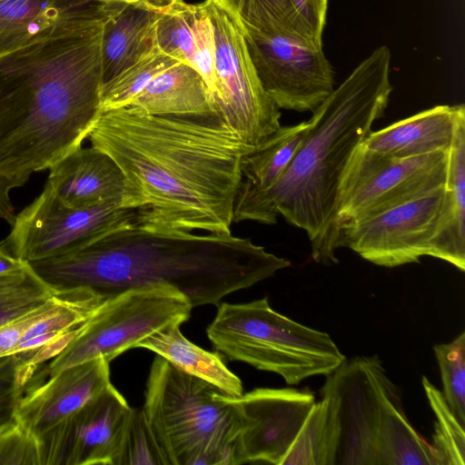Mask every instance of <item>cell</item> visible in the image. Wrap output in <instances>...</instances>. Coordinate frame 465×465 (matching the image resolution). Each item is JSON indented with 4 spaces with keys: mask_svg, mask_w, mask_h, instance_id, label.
Masks as SVG:
<instances>
[{
    "mask_svg": "<svg viewBox=\"0 0 465 465\" xmlns=\"http://www.w3.org/2000/svg\"><path fill=\"white\" fill-rule=\"evenodd\" d=\"M88 138L124 177L120 205L157 230L231 232L242 180V161L253 150L219 112L150 114L136 106L100 113Z\"/></svg>",
    "mask_w": 465,
    "mask_h": 465,
    "instance_id": "cell-1",
    "label": "cell"
},
{
    "mask_svg": "<svg viewBox=\"0 0 465 465\" xmlns=\"http://www.w3.org/2000/svg\"><path fill=\"white\" fill-rule=\"evenodd\" d=\"M56 292L87 288L109 298L129 289L169 285L193 307L218 304L291 265L232 232L118 225L67 253L28 262Z\"/></svg>",
    "mask_w": 465,
    "mask_h": 465,
    "instance_id": "cell-2",
    "label": "cell"
},
{
    "mask_svg": "<svg viewBox=\"0 0 465 465\" xmlns=\"http://www.w3.org/2000/svg\"><path fill=\"white\" fill-rule=\"evenodd\" d=\"M103 25L0 56V175L23 186L82 143L100 114Z\"/></svg>",
    "mask_w": 465,
    "mask_h": 465,
    "instance_id": "cell-3",
    "label": "cell"
},
{
    "mask_svg": "<svg viewBox=\"0 0 465 465\" xmlns=\"http://www.w3.org/2000/svg\"><path fill=\"white\" fill-rule=\"evenodd\" d=\"M391 57L388 46L376 48L312 112L293 159L273 184L263 190L239 188L233 223L273 224L282 215L307 233L314 262H338L339 184L355 148L384 115L392 92Z\"/></svg>",
    "mask_w": 465,
    "mask_h": 465,
    "instance_id": "cell-4",
    "label": "cell"
},
{
    "mask_svg": "<svg viewBox=\"0 0 465 465\" xmlns=\"http://www.w3.org/2000/svg\"><path fill=\"white\" fill-rule=\"evenodd\" d=\"M142 409L169 465H232L240 417L213 385L157 355Z\"/></svg>",
    "mask_w": 465,
    "mask_h": 465,
    "instance_id": "cell-5",
    "label": "cell"
},
{
    "mask_svg": "<svg viewBox=\"0 0 465 465\" xmlns=\"http://www.w3.org/2000/svg\"><path fill=\"white\" fill-rule=\"evenodd\" d=\"M206 333L213 348L230 361L276 373L289 385L329 375L345 361L327 332L281 314L266 298L221 303Z\"/></svg>",
    "mask_w": 465,
    "mask_h": 465,
    "instance_id": "cell-6",
    "label": "cell"
},
{
    "mask_svg": "<svg viewBox=\"0 0 465 465\" xmlns=\"http://www.w3.org/2000/svg\"><path fill=\"white\" fill-rule=\"evenodd\" d=\"M193 308L183 293L165 284L129 289L106 298L51 359L45 373L51 376L96 358L110 362L151 334L185 322Z\"/></svg>",
    "mask_w": 465,
    "mask_h": 465,
    "instance_id": "cell-7",
    "label": "cell"
},
{
    "mask_svg": "<svg viewBox=\"0 0 465 465\" xmlns=\"http://www.w3.org/2000/svg\"><path fill=\"white\" fill-rule=\"evenodd\" d=\"M214 43L216 110L252 148L280 126L278 106L263 89L250 58L239 20L216 0H204Z\"/></svg>",
    "mask_w": 465,
    "mask_h": 465,
    "instance_id": "cell-8",
    "label": "cell"
},
{
    "mask_svg": "<svg viewBox=\"0 0 465 465\" xmlns=\"http://www.w3.org/2000/svg\"><path fill=\"white\" fill-rule=\"evenodd\" d=\"M448 158L449 151L388 158L365 151L360 143L339 184L335 216L338 237L340 228L348 223L443 186Z\"/></svg>",
    "mask_w": 465,
    "mask_h": 465,
    "instance_id": "cell-9",
    "label": "cell"
},
{
    "mask_svg": "<svg viewBox=\"0 0 465 465\" xmlns=\"http://www.w3.org/2000/svg\"><path fill=\"white\" fill-rule=\"evenodd\" d=\"M136 209L120 203L89 208L64 204L48 186L15 217L1 244L31 262L67 253L118 225L138 222Z\"/></svg>",
    "mask_w": 465,
    "mask_h": 465,
    "instance_id": "cell-10",
    "label": "cell"
},
{
    "mask_svg": "<svg viewBox=\"0 0 465 465\" xmlns=\"http://www.w3.org/2000/svg\"><path fill=\"white\" fill-rule=\"evenodd\" d=\"M242 27L260 82L279 109L313 112L332 93L334 72L322 47Z\"/></svg>",
    "mask_w": 465,
    "mask_h": 465,
    "instance_id": "cell-11",
    "label": "cell"
},
{
    "mask_svg": "<svg viewBox=\"0 0 465 465\" xmlns=\"http://www.w3.org/2000/svg\"><path fill=\"white\" fill-rule=\"evenodd\" d=\"M444 185L426 194L341 226L339 248L348 247L364 260L392 268L429 256Z\"/></svg>",
    "mask_w": 465,
    "mask_h": 465,
    "instance_id": "cell-12",
    "label": "cell"
},
{
    "mask_svg": "<svg viewBox=\"0 0 465 465\" xmlns=\"http://www.w3.org/2000/svg\"><path fill=\"white\" fill-rule=\"evenodd\" d=\"M132 408L109 384L74 414L36 437L41 465H117Z\"/></svg>",
    "mask_w": 465,
    "mask_h": 465,
    "instance_id": "cell-13",
    "label": "cell"
},
{
    "mask_svg": "<svg viewBox=\"0 0 465 465\" xmlns=\"http://www.w3.org/2000/svg\"><path fill=\"white\" fill-rule=\"evenodd\" d=\"M230 399L241 425L232 465L255 461L281 465L315 403L311 391L292 388H258Z\"/></svg>",
    "mask_w": 465,
    "mask_h": 465,
    "instance_id": "cell-14",
    "label": "cell"
},
{
    "mask_svg": "<svg viewBox=\"0 0 465 465\" xmlns=\"http://www.w3.org/2000/svg\"><path fill=\"white\" fill-rule=\"evenodd\" d=\"M376 356L344 361L329 376L326 387L337 396L341 443L336 464L378 465L379 382L384 371Z\"/></svg>",
    "mask_w": 465,
    "mask_h": 465,
    "instance_id": "cell-15",
    "label": "cell"
},
{
    "mask_svg": "<svg viewBox=\"0 0 465 465\" xmlns=\"http://www.w3.org/2000/svg\"><path fill=\"white\" fill-rule=\"evenodd\" d=\"M120 0H0V56L35 42L103 25Z\"/></svg>",
    "mask_w": 465,
    "mask_h": 465,
    "instance_id": "cell-16",
    "label": "cell"
},
{
    "mask_svg": "<svg viewBox=\"0 0 465 465\" xmlns=\"http://www.w3.org/2000/svg\"><path fill=\"white\" fill-rule=\"evenodd\" d=\"M109 384V362L96 358L73 365L25 388L17 421L35 437L80 410Z\"/></svg>",
    "mask_w": 465,
    "mask_h": 465,
    "instance_id": "cell-17",
    "label": "cell"
},
{
    "mask_svg": "<svg viewBox=\"0 0 465 465\" xmlns=\"http://www.w3.org/2000/svg\"><path fill=\"white\" fill-rule=\"evenodd\" d=\"M49 171L45 185L68 206L89 208L122 200L124 177L119 167L93 146L76 149Z\"/></svg>",
    "mask_w": 465,
    "mask_h": 465,
    "instance_id": "cell-18",
    "label": "cell"
},
{
    "mask_svg": "<svg viewBox=\"0 0 465 465\" xmlns=\"http://www.w3.org/2000/svg\"><path fill=\"white\" fill-rule=\"evenodd\" d=\"M464 104L436 105L379 131L361 143L367 152L388 158H407L449 151Z\"/></svg>",
    "mask_w": 465,
    "mask_h": 465,
    "instance_id": "cell-19",
    "label": "cell"
},
{
    "mask_svg": "<svg viewBox=\"0 0 465 465\" xmlns=\"http://www.w3.org/2000/svg\"><path fill=\"white\" fill-rule=\"evenodd\" d=\"M157 0L127 4L102 27V86L158 50L155 27Z\"/></svg>",
    "mask_w": 465,
    "mask_h": 465,
    "instance_id": "cell-20",
    "label": "cell"
},
{
    "mask_svg": "<svg viewBox=\"0 0 465 465\" xmlns=\"http://www.w3.org/2000/svg\"><path fill=\"white\" fill-rule=\"evenodd\" d=\"M429 256L465 271V112L449 150L447 176Z\"/></svg>",
    "mask_w": 465,
    "mask_h": 465,
    "instance_id": "cell-21",
    "label": "cell"
},
{
    "mask_svg": "<svg viewBox=\"0 0 465 465\" xmlns=\"http://www.w3.org/2000/svg\"><path fill=\"white\" fill-rule=\"evenodd\" d=\"M129 105L155 115L196 116L218 112L202 74L181 62L156 76Z\"/></svg>",
    "mask_w": 465,
    "mask_h": 465,
    "instance_id": "cell-22",
    "label": "cell"
},
{
    "mask_svg": "<svg viewBox=\"0 0 465 465\" xmlns=\"http://www.w3.org/2000/svg\"><path fill=\"white\" fill-rule=\"evenodd\" d=\"M378 465H434L431 449L411 426L384 371L379 382Z\"/></svg>",
    "mask_w": 465,
    "mask_h": 465,
    "instance_id": "cell-23",
    "label": "cell"
},
{
    "mask_svg": "<svg viewBox=\"0 0 465 465\" xmlns=\"http://www.w3.org/2000/svg\"><path fill=\"white\" fill-rule=\"evenodd\" d=\"M136 348L153 351L176 369L213 385L227 396L239 397L243 393L242 381L225 366L220 355L187 340L180 325H172L151 334Z\"/></svg>",
    "mask_w": 465,
    "mask_h": 465,
    "instance_id": "cell-24",
    "label": "cell"
},
{
    "mask_svg": "<svg viewBox=\"0 0 465 465\" xmlns=\"http://www.w3.org/2000/svg\"><path fill=\"white\" fill-rule=\"evenodd\" d=\"M322 400L305 418L281 465H334L341 443V420L336 394L325 385Z\"/></svg>",
    "mask_w": 465,
    "mask_h": 465,
    "instance_id": "cell-25",
    "label": "cell"
},
{
    "mask_svg": "<svg viewBox=\"0 0 465 465\" xmlns=\"http://www.w3.org/2000/svg\"><path fill=\"white\" fill-rule=\"evenodd\" d=\"M309 126V120L281 125L261 145L246 153L241 165L240 187L263 190L273 184L288 168Z\"/></svg>",
    "mask_w": 465,
    "mask_h": 465,
    "instance_id": "cell-26",
    "label": "cell"
},
{
    "mask_svg": "<svg viewBox=\"0 0 465 465\" xmlns=\"http://www.w3.org/2000/svg\"><path fill=\"white\" fill-rule=\"evenodd\" d=\"M242 25L266 35H285L316 46L291 0H216Z\"/></svg>",
    "mask_w": 465,
    "mask_h": 465,
    "instance_id": "cell-27",
    "label": "cell"
},
{
    "mask_svg": "<svg viewBox=\"0 0 465 465\" xmlns=\"http://www.w3.org/2000/svg\"><path fill=\"white\" fill-rule=\"evenodd\" d=\"M157 48L195 69L197 51L192 27V4L183 0H157Z\"/></svg>",
    "mask_w": 465,
    "mask_h": 465,
    "instance_id": "cell-28",
    "label": "cell"
},
{
    "mask_svg": "<svg viewBox=\"0 0 465 465\" xmlns=\"http://www.w3.org/2000/svg\"><path fill=\"white\" fill-rule=\"evenodd\" d=\"M56 292L26 262L0 274V327L41 306Z\"/></svg>",
    "mask_w": 465,
    "mask_h": 465,
    "instance_id": "cell-29",
    "label": "cell"
},
{
    "mask_svg": "<svg viewBox=\"0 0 465 465\" xmlns=\"http://www.w3.org/2000/svg\"><path fill=\"white\" fill-rule=\"evenodd\" d=\"M421 381L436 416L434 433L430 444L434 465H464V425L453 413L442 392L427 377L423 376Z\"/></svg>",
    "mask_w": 465,
    "mask_h": 465,
    "instance_id": "cell-30",
    "label": "cell"
},
{
    "mask_svg": "<svg viewBox=\"0 0 465 465\" xmlns=\"http://www.w3.org/2000/svg\"><path fill=\"white\" fill-rule=\"evenodd\" d=\"M179 63L159 49L101 88L100 113L128 106L156 76Z\"/></svg>",
    "mask_w": 465,
    "mask_h": 465,
    "instance_id": "cell-31",
    "label": "cell"
},
{
    "mask_svg": "<svg viewBox=\"0 0 465 465\" xmlns=\"http://www.w3.org/2000/svg\"><path fill=\"white\" fill-rule=\"evenodd\" d=\"M442 381L443 396L450 408L465 424V332L453 341L433 346Z\"/></svg>",
    "mask_w": 465,
    "mask_h": 465,
    "instance_id": "cell-32",
    "label": "cell"
},
{
    "mask_svg": "<svg viewBox=\"0 0 465 465\" xmlns=\"http://www.w3.org/2000/svg\"><path fill=\"white\" fill-rule=\"evenodd\" d=\"M117 465H169L143 409L132 408Z\"/></svg>",
    "mask_w": 465,
    "mask_h": 465,
    "instance_id": "cell-33",
    "label": "cell"
},
{
    "mask_svg": "<svg viewBox=\"0 0 465 465\" xmlns=\"http://www.w3.org/2000/svg\"><path fill=\"white\" fill-rule=\"evenodd\" d=\"M37 368L25 352L0 357V431L17 421L18 402Z\"/></svg>",
    "mask_w": 465,
    "mask_h": 465,
    "instance_id": "cell-34",
    "label": "cell"
},
{
    "mask_svg": "<svg viewBox=\"0 0 465 465\" xmlns=\"http://www.w3.org/2000/svg\"><path fill=\"white\" fill-rule=\"evenodd\" d=\"M192 27L196 47L195 69L205 80L213 99L216 93L213 28L203 2L192 4Z\"/></svg>",
    "mask_w": 465,
    "mask_h": 465,
    "instance_id": "cell-35",
    "label": "cell"
},
{
    "mask_svg": "<svg viewBox=\"0 0 465 465\" xmlns=\"http://www.w3.org/2000/svg\"><path fill=\"white\" fill-rule=\"evenodd\" d=\"M0 465H41L37 438L18 421L0 431Z\"/></svg>",
    "mask_w": 465,
    "mask_h": 465,
    "instance_id": "cell-36",
    "label": "cell"
},
{
    "mask_svg": "<svg viewBox=\"0 0 465 465\" xmlns=\"http://www.w3.org/2000/svg\"><path fill=\"white\" fill-rule=\"evenodd\" d=\"M71 290L56 292L41 306L0 327V357L13 354L27 331L37 322L59 308L69 297Z\"/></svg>",
    "mask_w": 465,
    "mask_h": 465,
    "instance_id": "cell-37",
    "label": "cell"
},
{
    "mask_svg": "<svg viewBox=\"0 0 465 465\" xmlns=\"http://www.w3.org/2000/svg\"><path fill=\"white\" fill-rule=\"evenodd\" d=\"M299 17L318 45H322L328 0H291Z\"/></svg>",
    "mask_w": 465,
    "mask_h": 465,
    "instance_id": "cell-38",
    "label": "cell"
},
{
    "mask_svg": "<svg viewBox=\"0 0 465 465\" xmlns=\"http://www.w3.org/2000/svg\"><path fill=\"white\" fill-rule=\"evenodd\" d=\"M16 187H21L17 182L0 175V220L7 222L10 225L15 217L10 192Z\"/></svg>",
    "mask_w": 465,
    "mask_h": 465,
    "instance_id": "cell-39",
    "label": "cell"
},
{
    "mask_svg": "<svg viewBox=\"0 0 465 465\" xmlns=\"http://www.w3.org/2000/svg\"><path fill=\"white\" fill-rule=\"evenodd\" d=\"M26 262L11 254L1 243H0V274L7 272H11L23 267Z\"/></svg>",
    "mask_w": 465,
    "mask_h": 465,
    "instance_id": "cell-40",
    "label": "cell"
},
{
    "mask_svg": "<svg viewBox=\"0 0 465 465\" xmlns=\"http://www.w3.org/2000/svg\"><path fill=\"white\" fill-rule=\"evenodd\" d=\"M120 1H123V2H125V3L130 4V3L137 2V1H139V0H120Z\"/></svg>",
    "mask_w": 465,
    "mask_h": 465,
    "instance_id": "cell-41",
    "label": "cell"
}]
</instances>
